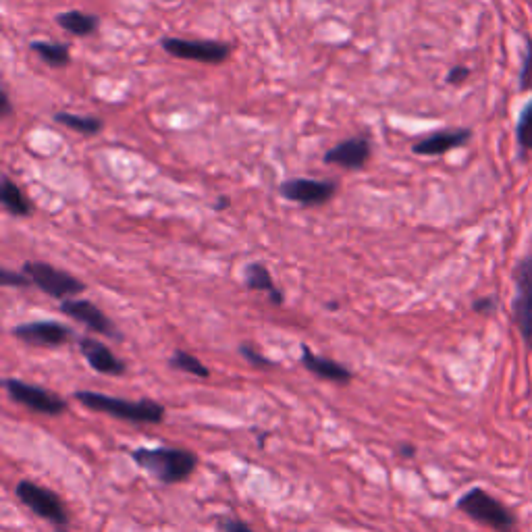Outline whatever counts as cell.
<instances>
[{"label":"cell","instance_id":"obj_10","mask_svg":"<svg viewBox=\"0 0 532 532\" xmlns=\"http://www.w3.org/2000/svg\"><path fill=\"white\" fill-rule=\"evenodd\" d=\"M13 337L19 341L36 345V348H59L73 337V331L57 321H34L13 327Z\"/></svg>","mask_w":532,"mask_h":532},{"label":"cell","instance_id":"obj_11","mask_svg":"<svg viewBox=\"0 0 532 532\" xmlns=\"http://www.w3.org/2000/svg\"><path fill=\"white\" fill-rule=\"evenodd\" d=\"M61 312L71 316L73 321L86 325L90 331L100 333L104 337H113V339H121L117 327L113 325V321L109 316H106L96 304L88 302V300H63L61 304Z\"/></svg>","mask_w":532,"mask_h":532},{"label":"cell","instance_id":"obj_17","mask_svg":"<svg viewBox=\"0 0 532 532\" xmlns=\"http://www.w3.org/2000/svg\"><path fill=\"white\" fill-rule=\"evenodd\" d=\"M57 23L73 36H90L98 30L100 19L96 15H88L82 11H67L57 17Z\"/></svg>","mask_w":532,"mask_h":532},{"label":"cell","instance_id":"obj_9","mask_svg":"<svg viewBox=\"0 0 532 532\" xmlns=\"http://www.w3.org/2000/svg\"><path fill=\"white\" fill-rule=\"evenodd\" d=\"M514 316L522 339L530 345L532 343V258H526L518 264Z\"/></svg>","mask_w":532,"mask_h":532},{"label":"cell","instance_id":"obj_31","mask_svg":"<svg viewBox=\"0 0 532 532\" xmlns=\"http://www.w3.org/2000/svg\"><path fill=\"white\" fill-rule=\"evenodd\" d=\"M269 300H271V304H275V306H283V294H281V291L275 287L273 291H271V294H269Z\"/></svg>","mask_w":532,"mask_h":532},{"label":"cell","instance_id":"obj_27","mask_svg":"<svg viewBox=\"0 0 532 532\" xmlns=\"http://www.w3.org/2000/svg\"><path fill=\"white\" fill-rule=\"evenodd\" d=\"M468 75H470L468 67H454L447 73V84H462L466 82Z\"/></svg>","mask_w":532,"mask_h":532},{"label":"cell","instance_id":"obj_30","mask_svg":"<svg viewBox=\"0 0 532 532\" xmlns=\"http://www.w3.org/2000/svg\"><path fill=\"white\" fill-rule=\"evenodd\" d=\"M0 98H3V117H9L11 115V100H9L7 90L0 92Z\"/></svg>","mask_w":532,"mask_h":532},{"label":"cell","instance_id":"obj_25","mask_svg":"<svg viewBox=\"0 0 532 532\" xmlns=\"http://www.w3.org/2000/svg\"><path fill=\"white\" fill-rule=\"evenodd\" d=\"M522 88L524 90H530L532 88V40H528V50H526V57H524Z\"/></svg>","mask_w":532,"mask_h":532},{"label":"cell","instance_id":"obj_4","mask_svg":"<svg viewBox=\"0 0 532 532\" xmlns=\"http://www.w3.org/2000/svg\"><path fill=\"white\" fill-rule=\"evenodd\" d=\"M15 495L25 508L32 510L38 518L57 526L69 524V512L55 491H50L34 481H19L15 487Z\"/></svg>","mask_w":532,"mask_h":532},{"label":"cell","instance_id":"obj_5","mask_svg":"<svg viewBox=\"0 0 532 532\" xmlns=\"http://www.w3.org/2000/svg\"><path fill=\"white\" fill-rule=\"evenodd\" d=\"M23 273L32 279V283L42 289L44 294L57 300H69L73 296H79L86 291V285L75 279L73 275L55 269L46 262H25Z\"/></svg>","mask_w":532,"mask_h":532},{"label":"cell","instance_id":"obj_29","mask_svg":"<svg viewBox=\"0 0 532 532\" xmlns=\"http://www.w3.org/2000/svg\"><path fill=\"white\" fill-rule=\"evenodd\" d=\"M474 310L476 312H491L493 310V300L491 298H485V300L474 302Z\"/></svg>","mask_w":532,"mask_h":532},{"label":"cell","instance_id":"obj_22","mask_svg":"<svg viewBox=\"0 0 532 532\" xmlns=\"http://www.w3.org/2000/svg\"><path fill=\"white\" fill-rule=\"evenodd\" d=\"M518 142L526 152H532V102L526 106L518 121Z\"/></svg>","mask_w":532,"mask_h":532},{"label":"cell","instance_id":"obj_21","mask_svg":"<svg viewBox=\"0 0 532 532\" xmlns=\"http://www.w3.org/2000/svg\"><path fill=\"white\" fill-rule=\"evenodd\" d=\"M246 287L252 291H266V294H271V291L275 289V283H273L269 269H266L264 264L252 262L246 269Z\"/></svg>","mask_w":532,"mask_h":532},{"label":"cell","instance_id":"obj_15","mask_svg":"<svg viewBox=\"0 0 532 532\" xmlns=\"http://www.w3.org/2000/svg\"><path fill=\"white\" fill-rule=\"evenodd\" d=\"M472 138L470 129H449V131H437L433 136H427L424 140L414 144V154L420 156H441L449 150L464 146Z\"/></svg>","mask_w":532,"mask_h":532},{"label":"cell","instance_id":"obj_33","mask_svg":"<svg viewBox=\"0 0 532 532\" xmlns=\"http://www.w3.org/2000/svg\"><path fill=\"white\" fill-rule=\"evenodd\" d=\"M327 308H329V310H337V308H339V304H335V302H331V304H327Z\"/></svg>","mask_w":532,"mask_h":532},{"label":"cell","instance_id":"obj_20","mask_svg":"<svg viewBox=\"0 0 532 532\" xmlns=\"http://www.w3.org/2000/svg\"><path fill=\"white\" fill-rule=\"evenodd\" d=\"M169 364L175 368V370H181L185 372V375H192V377H198V379H208L210 377V370L200 362V358L183 352V350H177L171 358H169Z\"/></svg>","mask_w":532,"mask_h":532},{"label":"cell","instance_id":"obj_23","mask_svg":"<svg viewBox=\"0 0 532 532\" xmlns=\"http://www.w3.org/2000/svg\"><path fill=\"white\" fill-rule=\"evenodd\" d=\"M239 354H242V356H244L252 366H256V368H273V366H275L273 360H269L266 356H262L260 352H256V350L252 348V345H248V343H242V345H239Z\"/></svg>","mask_w":532,"mask_h":532},{"label":"cell","instance_id":"obj_32","mask_svg":"<svg viewBox=\"0 0 532 532\" xmlns=\"http://www.w3.org/2000/svg\"><path fill=\"white\" fill-rule=\"evenodd\" d=\"M229 206V198H221L217 204H215V210H225Z\"/></svg>","mask_w":532,"mask_h":532},{"label":"cell","instance_id":"obj_24","mask_svg":"<svg viewBox=\"0 0 532 532\" xmlns=\"http://www.w3.org/2000/svg\"><path fill=\"white\" fill-rule=\"evenodd\" d=\"M0 281H3V285H7V287H30V285H34L32 279L25 273L9 271V269L0 271Z\"/></svg>","mask_w":532,"mask_h":532},{"label":"cell","instance_id":"obj_7","mask_svg":"<svg viewBox=\"0 0 532 532\" xmlns=\"http://www.w3.org/2000/svg\"><path fill=\"white\" fill-rule=\"evenodd\" d=\"M161 46L169 55L185 61H198L208 65L225 63L231 57V46L217 40H183V38H163Z\"/></svg>","mask_w":532,"mask_h":532},{"label":"cell","instance_id":"obj_3","mask_svg":"<svg viewBox=\"0 0 532 532\" xmlns=\"http://www.w3.org/2000/svg\"><path fill=\"white\" fill-rule=\"evenodd\" d=\"M458 510L470 516L472 520L487 524L495 530H508L516 522L512 512L505 508L501 501H497L485 489H478V487L470 489L458 499Z\"/></svg>","mask_w":532,"mask_h":532},{"label":"cell","instance_id":"obj_26","mask_svg":"<svg viewBox=\"0 0 532 532\" xmlns=\"http://www.w3.org/2000/svg\"><path fill=\"white\" fill-rule=\"evenodd\" d=\"M223 530H225V532H254V530L250 528V524H246L244 520H237V518H227V520L223 522Z\"/></svg>","mask_w":532,"mask_h":532},{"label":"cell","instance_id":"obj_19","mask_svg":"<svg viewBox=\"0 0 532 532\" xmlns=\"http://www.w3.org/2000/svg\"><path fill=\"white\" fill-rule=\"evenodd\" d=\"M55 121L59 125H65L67 129H73L77 133H84V136H96V133L102 131L104 123L96 117H79V115H71V113H57Z\"/></svg>","mask_w":532,"mask_h":532},{"label":"cell","instance_id":"obj_18","mask_svg":"<svg viewBox=\"0 0 532 532\" xmlns=\"http://www.w3.org/2000/svg\"><path fill=\"white\" fill-rule=\"evenodd\" d=\"M32 50L50 67H67L71 63L69 44L36 40V42H32Z\"/></svg>","mask_w":532,"mask_h":532},{"label":"cell","instance_id":"obj_1","mask_svg":"<svg viewBox=\"0 0 532 532\" xmlns=\"http://www.w3.org/2000/svg\"><path fill=\"white\" fill-rule=\"evenodd\" d=\"M131 460L163 485L188 481L198 468V456L183 447H138L131 451Z\"/></svg>","mask_w":532,"mask_h":532},{"label":"cell","instance_id":"obj_14","mask_svg":"<svg viewBox=\"0 0 532 532\" xmlns=\"http://www.w3.org/2000/svg\"><path fill=\"white\" fill-rule=\"evenodd\" d=\"M300 360H302V366L306 370H310L312 375H316L318 379L333 381V383H350L354 379V372L348 366H343L331 358L314 354L308 345H302V358Z\"/></svg>","mask_w":532,"mask_h":532},{"label":"cell","instance_id":"obj_28","mask_svg":"<svg viewBox=\"0 0 532 532\" xmlns=\"http://www.w3.org/2000/svg\"><path fill=\"white\" fill-rule=\"evenodd\" d=\"M397 454L402 456V458H406V460H410V458L416 456V447L410 445V443H402V445L397 447Z\"/></svg>","mask_w":532,"mask_h":532},{"label":"cell","instance_id":"obj_12","mask_svg":"<svg viewBox=\"0 0 532 532\" xmlns=\"http://www.w3.org/2000/svg\"><path fill=\"white\" fill-rule=\"evenodd\" d=\"M79 352H82V356L88 360V364L100 372V375H106V377H121L125 375V362L115 356L106 345L98 339H92V337H82L79 339Z\"/></svg>","mask_w":532,"mask_h":532},{"label":"cell","instance_id":"obj_13","mask_svg":"<svg viewBox=\"0 0 532 532\" xmlns=\"http://www.w3.org/2000/svg\"><path fill=\"white\" fill-rule=\"evenodd\" d=\"M368 156H370V142L366 138H350L327 150L325 163L337 165L341 169L360 171L366 165Z\"/></svg>","mask_w":532,"mask_h":532},{"label":"cell","instance_id":"obj_8","mask_svg":"<svg viewBox=\"0 0 532 532\" xmlns=\"http://www.w3.org/2000/svg\"><path fill=\"white\" fill-rule=\"evenodd\" d=\"M337 190L335 181H316V179H287L281 183V196L298 202L302 206H321L327 204Z\"/></svg>","mask_w":532,"mask_h":532},{"label":"cell","instance_id":"obj_6","mask_svg":"<svg viewBox=\"0 0 532 532\" xmlns=\"http://www.w3.org/2000/svg\"><path fill=\"white\" fill-rule=\"evenodd\" d=\"M3 385L15 404L30 408L32 412H38L44 416H61L69 408L67 399H63L55 391H48L44 387L25 383L21 379H5Z\"/></svg>","mask_w":532,"mask_h":532},{"label":"cell","instance_id":"obj_16","mask_svg":"<svg viewBox=\"0 0 532 532\" xmlns=\"http://www.w3.org/2000/svg\"><path fill=\"white\" fill-rule=\"evenodd\" d=\"M0 202H3L5 210L11 212L13 217H30L34 210L32 202L23 196V192L7 175L3 177V183H0Z\"/></svg>","mask_w":532,"mask_h":532},{"label":"cell","instance_id":"obj_2","mask_svg":"<svg viewBox=\"0 0 532 532\" xmlns=\"http://www.w3.org/2000/svg\"><path fill=\"white\" fill-rule=\"evenodd\" d=\"M75 399L84 408L92 412L109 414L119 420L138 422V424H161L167 416V410L163 404L154 402V399H140V402H129L123 397H113L98 391H77Z\"/></svg>","mask_w":532,"mask_h":532}]
</instances>
